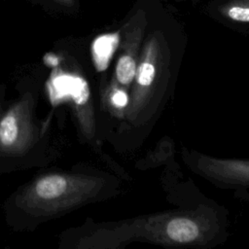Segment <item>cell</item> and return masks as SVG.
I'll return each instance as SVG.
<instances>
[{"instance_id":"8992f818","label":"cell","mask_w":249,"mask_h":249,"mask_svg":"<svg viewBox=\"0 0 249 249\" xmlns=\"http://www.w3.org/2000/svg\"><path fill=\"white\" fill-rule=\"evenodd\" d=\"M167 236L179 243H188L196 240L199 234L197 224L189 218H175L170 220L165 228Z\"/></svg>"},{"instance_id":"8fae6325","label":"cell","mask_w":249,"mask_h":249,"mask_svg":"<svg viewBox=\"0 0 249 249\" xmlns=\"http://www.w3.org/2000/svg\"><path fill=\"white\" fill-rule=\"evenodd\" d=\"M63 7H67V8H70L72 6H74L75 4V0H52Z\"/></svg>"},{"instance_id":"277c9868","label":"cell","mask_w":249,"mask_h":249,"mask_svg":"<svg viewBox=\"0 0 249 249\" xmlns=\"http://www.w3.org/2000/svg\"><path fill=\"white\" fill-rule=\"evenodd\" d=\"M53 103L70 97L75 103L85 104L89 97V89L86 80L79 76L59 75L52 80L49 86Z\"/></svg>"},{"instance_id":"9c48e42d","label":"cell","mask_w":249,"mask_h":249,"mask_svg":"<svg viewBox=\"0 0 249 249\" xmlns=\"http://www.w3.org/2000/svg\"><path fill=\"white\" fill-rule=\"evenodd\" d=\"M18 136L17 121L13 115L6 116L0 124V141L5 146L12 145Z\"/></svg>"},{"instance_id":"6da1fadb","label":"cell","mask_w":249,"mask_h":249,"mask_svg":"<svg viewBox=\"0 0 249 249\" xmlns=\"http://www.w3.org/2000/svg\"><path fill=\"white\" fill-rule=\"evenodd\" d=\"M145 26L146 14L140 10L123 27L124 53L116 66V77L122 85H129L135 78L136 55Z\"/></svg>"},{"instance_id":"30bf717a","label":"cell","mask_w":249,"mask_h":249,"mask_svg":"<svg viewBox=\"0 0 249 249\" xmlns=\"http://www.w3.org/2000/svg\"><path fill=\"white\" fill-rule=\"evenodd\" d=\"M111 103L117 109H124L128 105V96L123 89H116L111 94Z\"/></svg>"},{"instance_id":"52a82bcc","label":"cell","mask_w":249,"mask_h":249,"mask_svg":"<svg viewBox=\"0 0 249 249\" xmlns=\"http://www.w3.org/2000/svg\"><path fill=\"white\" fill-rule=\"evenodd\" d=\"M66 179L60 175H50L38 181L36 185L37 195L45 199H53L60 196L66 190Z\"/></svg>"},{"instance_id":"3957f363","label":"cell","mask_w":249,"mask_h":249,"mask_svg":"<svg viewBox=\"0 0 249 249\" xmlns=\"http://www.w3.org/2000/svg\"><path fill=\"white\" fill-rule=\"evenodd\" d=\"M196 165L201 172L216 180L249 184V161L200 157Z\"/></svg>"},{"instance_id":"5b68a950","label":"cell","mask_w":249,"mask_h":249,"mask_svg":"<svg viewBox=\"0 0 249 249\" xmlns=\"http://www.w3.org/2000/svg\"><path fill=\"white\" fill-rule=\"evenodd\" d=\"M121 37L119 32L102 34L95 38L91 45V53L97 71L107 69L110 60L117 50Z\"/></svg>"},{"instance_id":"7a4b0ae2","label":"cell","mask_w":249,"mask_h":249,"mask_svg":"<svg viewBox=\"0 0 249 249\" xmlns=\"http://www.w3.org/2000/svg\"><path fill=\"white\" fill-rule=\"evenodd\" d=\"M159 56V39L157 36H150L143 48L141 59L136 68V88L133 93L131 105L132 112H136V109H138L142 104L143 100L145 99L146 92L150 89L155 81Z\"/></svg>"},{"instance_id":"ba28073f","label":"cell","mask_w":249,"mask_h":249,"mask_svg":"<svg viewBox=\"0 0 249 249\" xmlns=\"http://www.w3.org/2000/svg\"><path fill=\"white\" fill-rule=\"evenodd\" d=\"M226 18L239 22H249V0H231L221 7Z\"/></svg>"}]
</instances>
